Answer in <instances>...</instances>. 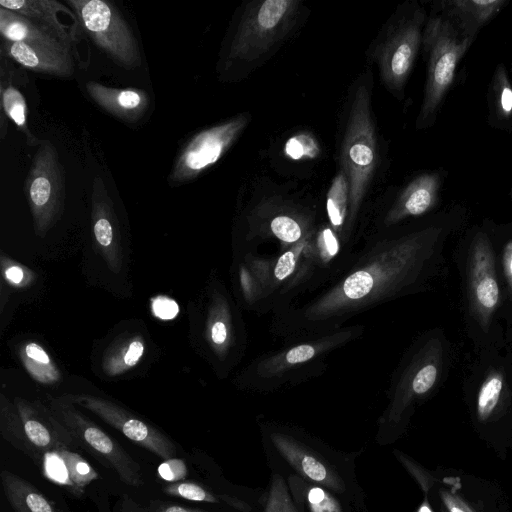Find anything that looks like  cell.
Wrapping results in <instances>:
<instances>
[{"mask_svg":"<svg viewBox=\"0 0 512 512\" xmlns=\"http://www.w3.org/2000/svg\"><path fill=\"white\" fill-rule=\"evenodd\" d=\"M323 239L325 242V247L330 256H334L338 252V243L337 240L330 229H325L323 231Z\"/></svg>","mask_w":512,"mask_h":512,"instance_id":"obj_44","label":"cell"},{"mask_svg":"<svg viewBox=\"0 0 512 512\" xmlns=\"http://www.w3.org/2000/svg\"><path fill=\"white\" fill-rule=\"evenodd\" d=\"M318 152L316 141L308 135L293 136L285 146V153L293 159L313 158Z\"/></svg>","mask_w":512,"mask_h":512,"instance_id":"obj_31","label":"cell"},{"mask_svg":"<svg viewBox=\"0 0 512 512\" xmlns=\"http://www.w3.org/2000/svg\"><path fill=\"white\" fill-rule=\"evenodd\" d=\"M264 512H298L284 479L278 474L272 477Z\"/></svg>","mask_w":512,"mask_h":512,"instance_id":"obj_30","label":"cell"},{"mask_svg":"<svg viewBox=\"0 0 512 512\" xmlns=\"http://www.w3.org/2000/svg\"><path fill=\"white\" fill-rule=\"evenodd\" d=\"M314 354L315 350L313 347L301 345L291 349L286 355V360L290 364L300 363L312 358Z\"/></svg>","mask_w":512,"mask_h":512,"instance_id":"obj_41","label":"cell"},{"mask_svg":"<svg viewBox=\"0 0 512 512\" xmlns=\"http://www.w3.org/2000/svg\"><path fill=\"white\" fill-rule=\"evenodd\" d=\"M91 218L96 246L109 269L118 274L123 264V248L118 220L100 177L92 186Z\"/></svg>","mask_w":512,"mask_h":512,"instance_id":"obj_12","label":"cell"},{"mask_svg":"<svg viewBox=\"0 0 512 512\" xmlns=\"http://www.w3.org/2000/svg\"><path fill=\"white\" fill-rule=\"evenodd\" d=\"M373 287V278L366 271H357L344 282L343 290L350 299H359L367 295Z\"/></svg>","mask_w":512,"mask_h":512,"instance_id":"obj_32","label":"cell"},{"mask_svg":"<svg viewBox=\"0 0 512 512\" xmlns=\"http://www.w3.org/2000/svg\"><path fill=\"white\" fill-rule=\"evenodd\" d=\"M347 205H349L348 183L344 172L340 169L327 194V212L334 226L342 224Z\"/></svg>","mask_w":512,"mask_h":512,"instance_id":"obj_28","label":"cell"},{"mask_svg":"<svg viewBox=\"0 0 512 512\" xmlns=\"http://www.w3.org/2000/svg\"><path fill=\"white\" fill-rule=\"evenodd\" d=\"M470 248V302L478 321L487 326L500 301L494 253L487 233L483 230L475 232Z\"/></svg>","mask_w":512,"mask_h":512,"instance_id":"obj_11","label":"cell"},{"mask_svg":"<svg viewBox=\"0 0 512 512\" xmlns=\"http://www.w3.org/2000/svg\"><path fill=\"white\" fill-rule=\"evenodd\" d=\"M153 314L160 319L170 320L177 316L179 306L173 299L166 296H157L151 301Z\"/></svg>","mask_w":512,"mask_h":512,"instance_id":"obj_37","label":"cell"},{"mask_svg":"<svg viewBox=\"0 0 512 512\" xmlns=\"http://www.w3.org/2000/svg\"><path fill=\"white\" fill-rule=\"evenodd\" d=\"M94 44L118 65L135 69L142 59L138 42L122 15L103 0H68Z\"/></svg>","mask_w":512,"mask_h":512,"instance_id":"obj_6","label":"cell"},{"mask_svg":"<svg viewBox=\"0 0 512 512\" xmlns=\"http://www.w3.org/2000/svg\"><path fill=\"white\" fill-rule=\"evenodd\" d=\"M293 479L294 494H299L310 512H342L337 499L320 485L307 483L303 479L290 476Z\"/></svg>","mask_w":512,"mask_h":512,"instance_id":"obj_26","label":"cell"},{"mask_svg":"<svg viewBox=\"0 0 512 512\" xmlns=\"http://www.w3.org/2000/svg\"><path fill=\"white\" fill-rule=\"evenodd\" d=\"M1 266L3 278L12 286L22 287L31 280V277L27 276L25 267L4 256L1 258Z\"/></svg>","mask_w":512,"mask_h":512,"instance_id":"obj_35","label":"cell"},{"mask_svg":"<svg viewBox=\"0 0 512 512\" xmlns=\"http://www.w3.org/2000/svg\"><path fill=\"white\" fill-rule=\"evenodd\" d=\"M448 178L445 168L425 170L414 175L400 191L393 213L397 217L421 216L435 209Z\"/></svg>","mask_w":512,"mask_h":512,"instance_id":"obj_14","label":"cell"},{"mask_svg":"<svg viewBox=\"0 0 512 512\" xmlns=\"http://www.w3.org/2000/svg\"><path fill=\"white\" fill-rule=\"evenodd\" d=\"M439 369L436 363H428L421 367L412 380V390L415 394L428 392L437 381Z\"/></svg>","mask_w":512,"mask_h":512,"instance_id":"obj_34","label":"cell"},{"mask_svg":"<svg viewBox=\"0 0 512 512\" xmlns=\"http://www.w3.org/2000/svg\"><path fill=\"white\" fill-rule=\"evenodd\" d=\"M0 32L5 41L22 42L72 53V48L45 26L3 7L0 8Z\"/></svg>","mask_w":512,"mask_h":512,"instance_id":"obj_18","label":"cell"},{"mask_svg":"<svg viewBox=\"0 0 512 512\" xmlns=\"http://www.w3.org/2000/svg\"><path fill=\"white\" fill-rule=\"evenodd\" d=\"M271 441L280 455L305 480L337 493L345 491L339 474L327 463L312 454L305 446L285 435L273 434Z\"/></svg>","mask_w":512,"mask_h":512,"instance_id":"obj_15","label":"cell"},{"mask_svg":"<svg viewBox=\"0 0 512 512\" xmlns=\"http://www.w3.org/2000/svg\"><path fill=\"white\" fill-rule=\"evenodd\" d=\"M475 40L460 35L438 13L430 10L424 28L422 51L426 60V79L415 128H431L450 93L459 63Z\"/></svg>","mask_w":512,"mask_h":512,"instance_id":"obj_2","label":"cell"},{"mask_svg":"<svg viewBox=\"0 0 512 512\" xmlns=\"http://www.w3.org/2000/svg\"><path fill=\"white\" fill-rule=\"evenodd\" d=\"M35 232L43 237L60 218L65 201V171L54 145L41 141L25 182Z\"/></svg>","mask_w":512,"mask_h":512,"instance_id":"obj_7","label":"cell"},{"mask_svg":"<svg viewBox=\"0 0 512 512\" xmlns=\"http://www.w3.org/2000/svg\"><path fill=\"white\" fill-rule=\"evenodd\" d=\"M3 52L21 66L37 73L70 77L74 73L72 53L22 42H3Z\"/></svg>","mask_w":512,"mask_h":512,"instance_id":"obj_16","label":"cell"},{"mask_svg":"<svg viewBox=\"0 0 512 512\" xmlns=\"http://www.w3.org/2000/svg\"><path fill=\"white\" fill-rule=\"evenodd\" d=\"M297 0H265L247 4L227 53V68L245 72L258 67L288 37L300 16Z\"/></svg>","mask_w":512,"mask_h":512,"instance_id":"obj_3","label":"cell"},{"mask_svg":"<svg viewBox=\"0 0 512 512\" xmlns=\"http://www.w3.org/2000/svg\"><path fill=\"white\" fill-rule=\"evenodd\" d=\"M487 123L493 129L512 132V77L505 63L495 67L487 87Z\"/></svg>","mask_w":512,"mask_h":512,"instance_id":"obj_19","label":"cell"},{"mask_svg":"<svg viewBox=\"0 0 512 512\" xmlns=\"http://www.w3.org/2000/svg\"><path fill=\"white\" fill-rule=\"evenodd\" d=\"M163 492L169 496L183 498L190 501L220 503L219 495L211 493L202 485L188 480L172 482L162 488Z\"/></svg>","mask_w":512,"mask_h":512,"instance_id":"obj_29","label":"cell"},{"mask_svg":"<svg viewBox=\"0 0 512 512\" xmlns=\"http://www.w3.org/2000/svg\"><path fill=\"white\" fill-rule=\"evenodd\" d=\"M145 351L140 335H131L116 341L103 355L102 368L106 375L114 377L135 367Z\"/></svg>","mask_w":512,"mask_h":512,"instance_id":"obj_22","label":"cell"},{"mask_svg":"<svg viewBox=\"0 0 512 512\" xmlns=\"http://www.w3.org/2000/svg\"><path fill=\"white\" fill-rule=\"evenodd\" d=\"M270 227L274 235L284 242H295L301 236L299 224L288 216L275 217Z\"/></svg>","mask_w":512,"mask_h":512,"instance_id":"obj_33","label":"cell"},{"mask_svg":"<svg viewBox=\"0 0 512 512\" xmlns=\"http://www.w3.org/2000/svg\"><path fill=\"white\" fill-rule=\"evenodd\" d=\"M149 512H207L201 509L188 508L177 505L175 503L164 502V501H152L150 503Z\"/></svg>","mask_w":512,"mask_h":512,"instance_id":"obj_40","label":"cell"},{"mask_svg":"<svg viewBox=\"0 0 512 512\" xmlns=\"http://www.w3.org/2000/svg\"><path fill=\"white\" fill-rule=\"evenodd\" d=\"M1 118L7 116L26 136L30 145L37 142L27 125V106L23 94L10 81L1 75Z\"/></svg>","mask_w":512,"mask_h":512,"instance_id":"obj_24","label":"cell"},{"mask_svg":"<svg viewBox=\"0 0 512 512\" xmlns=\"http://www.w3.org/2000/svg\"><path fill=\"white\" fill-rule=\"evenodd\" d=\"M417 512H433L426 498L418 508Z\"/></svg>","mask_w":512,"mask_h":512,"instance_id":"obj_47","label":"cell"},{"mask_svg":"<svg viewBox=\"0 0 512 512\" xmlns=\"http://www.w3.org/2000/svg\"><path fill=\"white\" fill-rule=\"evenodd\" d=\"M135 506L136 504L128 498L126 502H122L121 512H134Z\"/></svg>","mask_w":512,"mask_h":512,"instance_id":"obj_46","label":"cell"},{"mask_svg":"<svg viewBox=\"0 0 512 512\" xmlns=\"http://www.w3.org/2000/svg\"><path fill=\"white\" fill-rule=\"evenodd\" d=\"M219 497H220L221 501L227 503L228 505H230L238 510H241L244 512H247L250 510V507L246 503L240 501L237 498H233V497H230L227 495H219Z\"/></svg>","mask_w":512,"mask_h":512,"instance_id":"obj_45","label":"cell"},{"mask_svg":"<svg viewBox=\"0 0 512 512\" xmlns=\"http://www.w3.org/2000/svg\"><path fill=\"white\" fill-rule=\"evenodd\" d=\"M373 76L366 69L354 81L340 143V169L349 191V206L356 209L370 188L378 163L377 134L372 115Z\"/></svg>","mask_w":512,"mask_h":512,"instance_id":"obj_1","label":"cell"},{"mask_svg":"<svg viewBox=\"0 0 512 512\" xmlns=\"http://www.w3.org/2000/svg\"><path fill=\"white\" fill-rule=\"evenodd\" d=\"M504 377L499 371H492L482 382L476 398V413L480 421L491 417L501 399Z\"/></svg>","mask_w":512,"mask_h":512,"instance_id":"obj_27","label":"cell"},{"mask_svg":"<svg viewBox=\"0 0 512 512\" xmlns=\"http://www.w3.org/2000/svg\"><path fill=\"white\" fill-rule=\"evenodd\" d=\"M510 74H511V77H512V60H511V64H510Z\"/></svg>","mask_w":512,"mask_h":512,"instance_id":"obj_48","label":"cell"},{"mask_svg":"<svg viewBox=\"0 0 512 512\" xmlns=\"http://www.w3.org/2000/svg\"><path fill=\"white\" fill-rule=\"evenodd\" d=\"M0 6L19 13L52 31L62 42L72 48L73 34L57 18V12L73 13L54 0H1Z\"/></svg>","mask_w":512,"mask_h":512,"instance_id":"obj_20","label":"cell"},{"mask_svg":"<svg viewBox=\"0 0 512 512\" xmlns=\"http://www.w3.org/2000/svg\"><path fill=\"white\" fill-rule=\"evenodd\" d=\"M48 408L53 416L69 431L78 447H82L103 466L115 471L127 485L143 484L139 464L123 447L98 425L85 416L76 405L61 396L47 397Z\"/></svg>","mask_w":512,"mask_h":512,"instance_id":"obj_5","label":"cell"},{"mask_svg":"<svg viewBox=\"0 0 512 512\" xmlns=\"http://www.w3.org/2000/svg\"><path fill=\"white\" fill-rule=\"evenodd\" d=\"M18 353L24 368L35 381L44 385H53L60 381L59 369L40 344L26 342L19 348Z\"/></svg>","mask_w":512,"mask_h":512,"instance_id":"obj_23","label":"cell"},{"mask_svg":"<svg viewBox=\"0 0 512 512\" xmlns=\"http://www.w3.org/2000/svg\"><path fill=\"white\" fill-rule=\"evenodd\" d=\"M5 496L15 512H58L49 499L34 485L11 471L2 470Z\"/></svg>","mask_w":512,"mask_h":512,"instance_id":"obj_21","label":"cell"},{"mask_svg":"<svg viewBox=\"0 0 512 512\" xmlns=\"http://www.w3.org/2000/svg\"><path fill=\"white\" fill-rule=\"evenodd\" d=\"M428 11L418 1L399 5L370 48L387 90L402 99L410 74L422 48Z\"/></svg>","mask_w":512,"mask_h":512,"instance_id":"obj_4","label":"cell"},{"mask_svg":"<svg viewBox=\"0 0 512 512\" xmlns=\"http://www.w3.org/2000/svg\"><path fill=\"white\" fill-rule=\"evenodd\" d=\"M440 495L448 512H474L457 494L442 490Z\"/></svg>","mask_w":512,"mask_h":512,"instance_id":"obj_38","label":"cell"},{"mask_svg":"<svg viewBox=\"0 0 512 512\" xmlns=\"http://www.w3.org/2000/svg\"><path fill=\"white\" fill-rule=\"evenodd\" d=\"M61 397L92 412L127 439L163 460L177 454L175 444L166 435L110 400L89 394H64Z\"/></svg>","mask_w":512,"mask_h":512,"instance_id":"obj_9","label":"cell"},{"mask_svg":"<svg viewBox=\"0 0 512 512\" xmlns=\"http://www.w3.org/2000/svg\"><path fill=\"white\" fill-rule=\"evenodd\" d=\"M210 339L213 344L221 346L227 339V328L224 322L215 321L210 327Z\"/></svg>","mask_w":512,"mask_h":512,"instance_id":"obj_43","label":"cell"},{"mask_svg":"<svg viewBox=\"0 0 512 512\" xmlns=\"http://www.w3.org/2000/svg\"><path fill=\"white\" fill-rule=\"evenodd\" d=\"M510 3L509 0H436L430 10L448 20L465 38L476 40Z\"/></svg>","mask_w":512,"mask_h":512,"instance_id":"obj_13","label":"cell"},{"mask_svg":"<svg viewBox=\"0 0 512 512\" xmlns=\"http://www.w3.org/2000/svg\"><path fill=\"white\" fill-rule=\"evenodd\" d=\"M86 92L103 110L127 122L139 120L149 106L148 95L140 89L111 88L90 81Z\"/></svg>","mask_w":512,"mask_h":512,"instance_id":"obj_17","label":"cell"},{"mask_svg":"<svg viewBox=\"0 0 512 512\" xmlns=\"http://www.w3.org/2000/svg\"><path fill=\"white\" fill-rule=\"evenodd\" d=\"M294 268L295 256L292 251H288L279 258L274 274L277 279L283 280L293 272Z\"/></svg>","mask_w":512,"mask_h":512,"instance_id":"obj_39","label":"cell"},{"mask_svg":"<svg viewBox=\"0 0 512 512\" xmlns=\"http://www.w3.org/2000/svg\"><path fill=\"white\" fill-rule=\"evenodd\" d=\"M60 458L66 475L67 486L72 492L81 495L85 487L98 479L93 467L72 448H61L55 452Z\"/></svg>","mask_w":512,"mask_h":512,"instance_id":"obj_25","label":"cell"},{"mask_svg":"<svg viewBox=\"0 0 512 512\" xmlns=\"http://www.w3.org/2000/svg\"><path fill=\"white\" fill-rule=\"evenodd\" d=\"M502 265L509 289L512 292V239L508 240L504 246Z\"/></svg>","mask_w":512,"mask_h":512,"instance_id":"obj_42","label":"cell"},{"mask_svg":"<svg viewBox=\"0 0 512 512\" xmlns=\"http://www.w3.org/2000/svg\"><path fill=\"white\" fill-rule=\"evenodd\" d=\"M510 195H511V199H512V186H511V190H510Z\"/></svg>","mask_w":512,"mask_h":512,"instance_id":"obj_49","label":"cell"},{"mask_svg":"<svg viewBox=\"0 0 512 512\" xmlns=\"http://www.w3.org/2000/svg\"><path fill=\"white\" fill-rule=\"evenodd\" d=\"M249 121L247 114H239L195 134L175 160L168 177L170 184L191 181L214 165L242 134Z\"/></svg>","mask_w":512,"mask_h":512,"instance_id":"obj_8","label":"cell"},{"mask_svg":"<svg viewBox=\"0 0 512 512\" xmlns=\"http://www.w3.org/2000/svg\"><path fill=\"white\" fill-rule=\"evenodd\" d=\"M25 446V454L42 465L46 454L61 448L78 447L69 431L53 416L48 406L21 397L13 400Z\"/></svg>","mask_w":512,"mask_h":512,"instance_id":"obj_10","label":"cell"},{"mask_svg":"<svg viewBox=\"0 0 512 512\" xmlns=\"http://www.w3.org/2000/svg\"><path fill=\"white\" fill-rule=\"evenodd\" d=\"M158 473L166 481L177 482L183 480L187 474V469L184 461L174 457L164 460L158 468Z\"/></svg>","mask_w":512,"mask_h":512,"instance_id":"obj_36","label":"cell"}]
</instances>
